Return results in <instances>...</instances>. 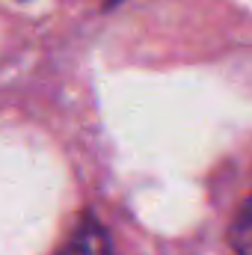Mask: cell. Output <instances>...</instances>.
Wrapping results in <instances>:
<instances>
[{
  "mask_svg": "<svg viewBox=\"0 0 252 255\" xmlns=\"http://www.w3.org/2000/svg\"><path fill=\"white\" fill-rule=\"evenodd\" d=\"M60 255H119V253L113 250L107 232L95 220H83L74 229V235L68 238V244L63 247Z\"/></svg>",
  "mask_w": 252,
  "mask_h": 255,
  "instance_id": "1",
  "label": "cell"
},
{
  "mask_svg": "<svg viewBox=\"0 0 252 255\" xmlns=\"http://www.w3.org/2000/svg\"><path fill=\"white\" fill-rule=\"evenodd\" d=\"M229 238H232V250L238 255H252V196L241 205Z\"/></svg>",
  "mask_w": 252,
  "mask_h": 255,
  "instance_id": "2",
  "label": "cell"
}]
</instances>
